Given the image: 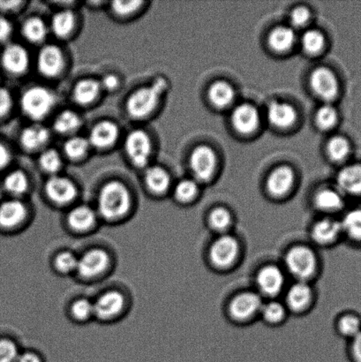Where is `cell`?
Listing matches in <instances>:
<instances>
[{"label": "cell", "mask_w": 361, "mask_h": 362, "mask_svg": "<svg viewBox=\"0 0 361 362\" xmlns=\"http://www.w3.org/2000/svg\"><path fill=\"white\" fill-rule=\"evenodd\" d=\"M124 306L122 293L112 291L102 296L94 304V314L101 319H109L119 314Z\"/></svg>", "instance_id": "26"}, {"label": "cell", "mask_w": 361, "mask_h": 362, "mask_svg": "<svg viewBox=\"0 0 361 362\" xmlns=\"http://www.w3.org/2000/svg\"><path fill=\"white\" fill-rule=\"evenodd\" d=\"M310 84L314 93L324 100L331 101L337 97L338 83L331 70L319 67L311 74Z\"/></svg>", "instance_id": "15"}, {"label": "cell", "mask_w": 361, "mask_h": 362, "mask_svg": "<svg viewBox=\"0 0 361 362\" xmlns=\"http://www.w3.org/2000/svg\"><path fill=\"white\" fill-rule=\"evenodd\" d=\"M26 216V206L17 199H11L0 204V226L4 228L19 225Z\"/></svg>", "instance_id": "25"}, {"label": "cell", "mask_w": 361, "mask_h": 362, "mask_svg": "<svg viewBox=\"0 0 361 362\" xmlns=\"http://www.w3.org/2000/svg\"><path fill=\"white\" fill-rule=\"evenodd\" d=\"M239 254L238 240L232 235L223 234L212 244L210 255L212 262L218 268L230 267Z\"/></svg>", "instance_id": "9"}, {"label": "cell", "mask_w": 361, "mask_h": 362, "mask_svg": "<svg viewBox=\"0 0 361 362\" xmlns=\"http://www.w3.org/2000/svg\"><path fill=\"white\" fill-rule=\"evenodd\" d=\"M232 216L227 209L215 208L208 216V223L215 232L224 233L231 226Z\"/></svg>", "instance_id": "39"}, {"label": "cell", "mask_w": 361, "mask_h": 362, "mask_svg": "<svg viewBox=\"0 0 361 362\" xmlns=\"http://www.w3.org/2000/svg\"><path fill=\"white\" fill-rule=\"evenodd\" d=\"M198 193V185L196 181L192 180H183L179 181L175 187V197L179 202H190L196 197Z\"/></svg>", "instance_id": "44"}, {"label": "cell", "mask_w": 361, "mask_h": 362, "mask_svg": "<svg viewBox=\"0 0 361 362\" xmlns=\"http://www.w3.org/2000/svg\"><path fill=\"white\" fill-rule=\"evenodd\" d=\"M232 122L236 130L239 133H253L259 125V112L253 105H240L233 111Z\"/></svg>", "instance_id": "20"}, {"label": "cell", "mask_w": 361, "mask_h": 362, "mask_svg": "<svg viewBox=\"0 0 361 362\" xmlns=\"http://www.w3.org/2000/svg\"><path fill=\"white\" fill-rule=\"evenodd\" d=\"M314 204L321 211L335 213L344 207V199L341 193L332 189H323L316 194Z\"/></svg>", "instance_id": "32"}, {"label": "cell", "mask_w": 361, "mask_h": 362, "mask_svg": "<svg viewBox=\"0 0 361 362\" xmlns=\"http://www.w3.org/2000/svg\"><path fill=\"white\" fill-rule=\"evenodd\" d=\"M302 44L304 49L310 54H316L324 49L325 38L320 31L312 30L303 35Z\"/></svg>", "instance_id": "42"}, {"label": "cell", "mask_w": 361, "mask_h": 362, "mask_svg": "<svg viewBox=\"0 0 361 362\" xmlns=\"http://www.w3.org/2000/svg\"><path fill=\"white\" fill-rule=\"evenodd\" d=\"M264 303L260 294L254 292H244L238 294L230 304V313L237 320H249L259 314Z\"/></svg>", "instance_id": "12"}, {"label": "cell", "mask_w": 361, "mask_h": 362, "mask_svg": "<svg viewBox=\"0 0 361 362\" xmlns=\"http://www.w3.org/2000/svg\"><path fill=\"white\" fill-rule=\"evenodd\" d=\"M38 165L42 172L49 176L59 175L63 166L62 156L55 148H45L39 154Z\"/></svg>", "instance_id": "35"}, {"label": "cell", "mask_w": 361, "mask_h": 362, "mask_svg": "<svg viewBox=\"0 0 361 362\" xmlns=\"http://www.w3.org/2000/svg\"><path fill=\"white\" fill-rule=\"evenodd\" d=\"M100 84L102 91L114 92L120 86V79L114 74H107L102 76Z\"/></svg>", "instance_id": "53"}, {"label": "cell", "mask_w": 361, "mask_h": 362, "mask_svg": "<svg viewBox=\"0 0 361 362\" xmlns=\"http://www.w3.org/2000/svg\"><path fill=\"white\" fill-rule=\"evenodd\" d=\"M130 204L129 188L119 180L109 181L99 192L98 211L105 219L122 218L129 211Z\"/></svg>", "instance_id": "3"}, {"label": "cell", "mask_w": 361, "mask_h": 362, "mask_svg": "<svg viewBox=\"0 0 361 362\" xmlns=\"http://www.w3.org/2000/svg\"><path fill=\"white\" fill-rule=\"evenodd\" d=\"M256 284L258 289L264 296H277L284 289L285 273L278 266L273 264L264 266L257 273Z\"/></svg>", "instance_id": "13"}, {"label": "cell", "mask_w": 361, "mask_h": 362, "mask_svg": "<svg viewBox=\"0 0 361 362\" xmlns=\"http://www.w3.org/2000/svg\"><path fill=\"white\" fill-rule=\"evenodd\" d=\"M72 312L77 319H86L94 313V304L85 299L77 300L73 305Z\"/></svg>", "instance_id": "50"}, {"label": "cell", "mask_w": 361, "mask_h": 362, "mask_svg": "<svg viewBox=\"0 0 361 362\" xmlns=\"http://www.w3.org/2000/svg\"><path fill=\"white\" fill-rule=\"evenodd\" d=\"M51 133L40 123H33L24 127L19 136L20 146L28 153H41L47 148Z\"/></svg>", "instance_id": "11"}, {"label": "cell", "mask_w": 361, "mask_h": 362, "mask_svg": "<svg viewBox=\"0 0 361 362\" xmlns=\"http://www.w3.org/2000/svg\"><path fill=\"white\" fill-rule=\"evenodd\" d=\"M295 173L289 166H280L271 173L268 177V190L276 197H284L292 187Z\"/></svg>", "instance_id": "24"}, {"label": "cell", "mask_w": 361, "mask_h": 362, "mask_svg": "<svg viewBox=\"0 0 361 362\" xmlns=\"http://www.w3.org/2000/svg\"><path fill=\"white\" fill-rule=\"evenodd\" d=\"M124 151L127 160L137 169H146L153 153V144L146 131L137 129L131 131L124 141Z\"/></svg>", "instance_id": "4"}, {"label": "cell", "mask_w": 361, "mask_h": 362, "mask_svg": "<svg viewBox=\"0 0 361 362\" xmlns=\"http://www.w3.org/2000/svg\"><path fill=\"white\" fill-rule=\"evenodd\" d=\"M309 10L304 6L297 7L291 14L292 23L296 27L304 26L309 21Z\"/></svg>", "instance_id": "52"}, {"label": "cell", "mask_w": 361, "mask_h": 362, "mask_svg": "<svg viewBox=\"0 0 361 362\" xmlns=\"http://www.w3.org/2000/svg\"><path fill=\"white\" fill-rule=\"evenodd\" d=\"M260 314L263 315V318L268 324L277 325L284 320L286 310L282 303L272 300L270 303H264Z\"/></svg>", "instance_id": "41"}, {"label": "cell", "mask_w": 361, "mask_h": 362, "mask_svg": "<svg viewBox=\"0 0 361 362\" xmlns=\"http://www.w3.org/2000/svg\"><path fill=\"white\" fill-rule=\"evenodd\" d=\"M78 259L73 254L65 252L56 259V267L59 272L69 273L77 269Z\"/></svg>", "instance_id": "47"}, {"label": "cell", "mask_w": 361, "mask_h": 362, "mask_svg": "<svg viewBox=\"0 0 361 362\" xmlns=\"http://www.w3.org/2000/svg\"><path fill=\"white\" fill-rule=\"evenodd\" d=\"M349 151V143L344 137L336 136L329 141L328 153L330 155L332 160H344V159L348 157Z\"/></svg>", "instance_id": "43"}, {"label": "cell", "mask_w": 361, "mask_h": 362, "mask_svg": "<svg viewBox=\"0 0 361 362\" xmlns=\"http://www.w3.org/2000/svg\"><path fill=\"white\" fill-rule=\"evenodd\" d=\"M83 127V118L73 110L66 109L60 112L53 120V130L59 136L69 138L76 136Z\"/></svg>", "instance_id": "21"}, {"label": "cell", "mask_w": 361, "mask_h": 362, "mask_svg": "<svg viewBox=\"0 0 361 362\" xmlns=\"http://www.w3.org/2000/svg\"><path fill=\"white\" fill-rule=\"evenodd\" d=\"M56 95L49 88L33 85L26 88L20 98V108L23 115L34 123L47 118L57 104Z\"/></svg>", "instance_id": "2"}, {"label": "cell", "mask_w": 361, "mask_h": 362, "mask_svg": "<svg viewBox=\"0 0 361 362\" xmlns=\"http://www.w3.org/2000/svg\"><path fill=\"white\" fill-rule=\"evenodd\" d=\"M217 158L210 147L201 145L193 151L190 158V166L196 179L207 181L213 175Z\"/></svg>", "instance_id": "14"}, {"label": "cell", "mask_w": 361, "mask_h": 362, "mask_svg": "<svg viewBox=\"0 0 361 362\" xmlns=\"http://www.w3.org/2000/svg\"><path fill=\"white\" fill-rule=\"evenodd\" d=\"M95 220V212L85 205L74 208L69 216V225L77 230H85L90 228L93 225Z\"/></svg>", "instance_id": "37"}, {"label": "cell", "mask_w": 361, "mask_h": 362, "mask_svg": "<svg viewBox=\"0 0 361 362\" xmlns=\"http://www.w3.org/2000/svg\"><path fill=\"white\" fill-rule=\"evenodd\" d=\"M120 134L118 124L112 119H102L92 127L87 138L91 148L105 151L118 144Z\"/></svg>", "instance_id": "8"}, {"label": "cell", "mask_w": 361, "mask_h": 362, "mask_svg": "<svg viewBox=\"0 0 361 362\" xmlns=\"http://www.w3.org/2000/svg\"><path fill=\"white\" fill-rule=\"evenodd\" d=\"M26 4L27 2L20 1V0H8V1L0 0V14L10 18L12 14L19 13Z\"/></svg>", "instance_id": "51"}, {"label": "cell", "mask_w": 361, "mask_h": 362, "mask_svg": "<svg viewBox=\"0 0 361 362\" xmlns=\"http://www.w3.org/2000/svg\"><path fill=\"white\" fill-rule=\"evenodd\" d=\"M343 234L341 220L324 218L317 221L312 227L311 236L314 243L329 245L338 240Z\"/></svg>", "instance_id": "19"}, {"label": "cell", "mask_w": 361, "mask_h": 362, "mask_svg": "<svg viewBox=\"0 0 361 362\" xmlns=\"http://www.w3.org/2000/svg\"><path fill=\"white\" fill-rule=\"evenodd\" d=\"M285 267L298 281L307 282L317 269V257L314 252L307 246L290 248L285 257Z\"/></svg>", "instance_id": "5"}, {"label": "cell", "mask_w": 361, "mask_h": 362, "mask_svg": "<svg viewBox=\"0 0 361 362\" xmlns=\"http://www.w3.org/2000/svg\"><path fill=\"white\" fill-rule=\"evenodd\" d=\"M108 262V255L104 250H93L78 260L77 271L81 276L91 278L104 272Z\"/></svg>", "instance_id": "18"}, {"label": "cell", "mask_w": 361, "mask_h": 362, "mask_svg": "<svg viewBox=\"0 0 361 362\" xmlns=\"http://www.w3.org/2000/svg\"><path fill=\"white\" fill-rule=\"evenodd\" d=\"M18 351L14 343L8 339H0V362H16Z\"/></svg>", "instance_id": "48"}, {"label": "cell", "mask_w": 361, "mask_h": 362, "mask_svg": "<svg viewBox=\"0 0 361 362\" xmlns=\"http://www.w3.org/2000/svg\"><path fill=\"white\" fill-rule=\"evenodd\" d=\"M338 122V113L334 107L325 105L318 110L316 113V122L321 129L327 130L335 126Z\"/></svg>", "instance_id": "45"}, {"label": "cell", "mask_w": 361, "mask_h": 362, "mask_svg": "<svg viewBox=\"0 0 361 362\" xmlns=\"http://www.w3.org/2000/svg\"><path fill=\"white\" fill-rule=\"evenodd\" d=\"M45 190L49 200L59 205L70 204L78 194L76 183L69 177L60 175L49 176L45 185Z\"/></svg>", "instance_id": "10"}, {"label": "cell", "mask_w": 361, "mask_h": 362, "mask_svg": "<svg viewBox=\"0 0 361 362\" xmlns=\"http://www.w3.org/2000/svg\"><path fill=\"white\" fill-rule=\"evenodd\" d=\"M144 181L148 189L157 194L165 193L171 186V176L159 165H150L145 169Z\"/></svg>", "instance_id": "28"}, {"label": "cell", "mask_w": 361, "mask_h": 362, "mask_svg": "<svg viewBox=\"0 0 361 362\" xmlns=\"http://www.w3.org/2000/svg\"><path fill=\"white\" fill-rule=\"evenodd\" d=\"M30 55L23 45L10 42L0 48V69L12 77H20L30 66Z\"/></svg>", "instance_id": "7"}, {"label": "cell", "mask_w": 361, "mask_h": 362, "mask_svg": "<svg viewBox=\"0 0 361 362\" xmlns=\"http://www.w3.org/2000/svg\"><path fill=\"white\" fill-rule=\"evenodd\" d=\"M212 104L217 107H225L229 105L235 98V90L229 83L224 81H219L211 85L208 90Z\"/></svg>", "instance_id": "36"}, {"label": "cell", "mask_w": 361, "mask_h": 362, "mask_svg": "<svg viewBox=\"0 0 361 362\" xmlns=\"http://www.w3.org/2000/svg\"><path fill=\"white\" fill-rule=\"evenodd\" d=\"M2 186L7 193L18 197L27 193L30 187V180L23 170L14 169L6 173L3 178Z\"/></svg>", "instance_id": "30"}, {"label": "cell", "mask_w": 361, "mask_h": 362, "mask_svg": "<svg viewBox=\"0 0 361 362\" xmlns=\"http://www.w3.org/2000/svg\"><path fill=\"white\" fill-rule=\"evenodd\" d=\"M341 222L343 234L356 243H361V209L346 213Z\"/></svg>", "instance_id": "38"}, {"label": "cell", "mask_w": 361, "mask_h": 362, "mask_svg": "<svg viewBox=\"0 0 361 362\" xmlns=\"http://www.w3.org/2000/svg\"><path fill=\"white\" fill-rule=\"evenodd\" d=\"M338 327L342 336L353 339L361 332V319L355 314H345L339 319Z\"/></svg>", "instance_id": "40"}, {"label": "cell", "mask_w": 361, "mask_h": 362, "mask_svg": "<svg viewBox=\"0 0 361 362\" xmlns=\"http://www.w3.org/2000/svg\"><path fill=\"white\" fill-rule=\"evenodd\" d=\"M268 118L272 125L286 129L296 122L297 113L292 105L276 101L268 105Z\"/></svg>", "instance_id": "27"}, {"label": "cell", "mask_w": 361, "mask_h": 362, "mask_svg": "<svg viewBox=\"0 0 361 362\" xmlns=\"http://www.w3.org/2000/svg\"><path fill=\"white\" fill-rule=\"evenodd\" d=\"M296 35L292 28L289 27H278L271 31L268 42L271 47L276 52L288 51L295 45Z\"/></svg>", "instance_id": "34"}, {"label": "cell", "mask_w": 361, "mask_h": 362, "mask_svg": "<svg viewBox=\"0 0 361 362\" xmlns=\"http://www.w3.org/2000/svg\"><path fill=\"white\" fill-rule=\"evenodd\" d=\"M14 99L8 88L0 86V123L5 122L12 112Z\"/></svg>", "instance_id": "46"}, {"label": "cell", "mask_w": 361, "mask_h": 362, "mask_svg": "<svg viewBox=\"0 0 361 362\" xmlns=\"http://www.w3.org/2000/svg\"><path fill=\"white\" fill-rule=\"evenodd\" d=\"M0 86H3L2 83H1V76H0Z\"/></svg>", "instance_id": "57"}, {"label": "cell", "mask_w": 361, "mask_h": 362, "mask_svg": "<svg viewBox=\"0 0 361 362\" xmlns=\"http://www.w3.org/2000/svg\"><path fill=\"white\" fill-rule=\"evenodd\" d=\"M146 4L140 0H129V1L119 0V1L110 3L109 8L112 16L117 19L129 20L140 13Z\"/></svg>", "instance_id": "33"}, {"label": "cell", "mask_w": 361, "mask_h": 362, "mask_svg": "<svg viewBox=\"0 0 361 362\" xmlns=\"http://www.w3.org/2000/svg\"><path fill=\"white\" fill-rule=\"evenodd\" d=\"M12 162V152L3 140L0 139V173L8 170Z\"/></svg>", "instance_id": "54"}, {"label": "cell", "mask_w": 361, "mask_h": 362, "mask_svg": "<svg viewBox=\"0 0 361 362\" xmlns=\"http://www.w3.org/2000/svg\"><path fill=\"white\" fill-rule=\"evenodd\" d=\"M339 189L349 194H361V165L346 166L338 175Z\"/></svg>", "instance_id": "29"}, {"label": "cell", "mask_w": 361, "mask_h": 362, "mask_svg": "<svg viewBox=\"0 0 361 362\" xmlns=\"http://www.w3.org/2000/svg\"><path fill=\"white\" fill-rule=\"evenodd\" d=\"M77 27V16L71 8L59 9L53 14L49 23V33L61 40L71 38L76 33Z\"/></svg>", "instance_id": "17"}, {"label": "cell", "mask_w": 361, "mask_h": 362, "mask_svg": "<svg viewBox=\"0 0 361 362\" xmlns=\"http://www.w3.org/2000/svg\"><path fill=\"white\" fill-rule=\"evenodd\" d=\"M351 340V357L353 361L361 362V332Z\"/></svg>", "instance_id": "55"}, {"label": "cell", "mask_w": 361, "mask_h": 362, "mask_svg": "<svg viewBox=\"0 0 361 362\" xmlns=\"http://www.w3.org/2000/svg\"><path fill=\"white\" fill-rule=\"evenodd\" d=\"M167 88L165 78L136 88L126 98L125 109L131 119L143 122L154 115L160 104L162 95Z\"/></svg>", "instance_id": "1"}, {"label": "cell", "mask_w": 361, "mask_h": 362, "mask_svg": "<svg viewBox=\"0 0 361 362\" xmlns=\"http://www.w3.org/2000/svg\"><path fill=\"white\" fill-rule=\"evenodd\" d=\"M313 299V290L307 282L298 281L286 293V305L290 310L302 312L309 308Z\"/></svg>", "instance_id": "23"}, {"label": "cell", "mask_w": 361, "mask_h": 362, "mask_svg": "<svg viewBox=\"0 0 361 362\" xmlns=\"http://www.w3.org/2000/svg\"><path fill=\"white\" fill-rule=\"evenodd\" d=\"M102 92L100 81L92 77L83 78L73 87V101L81 107H90L98 101Z\"/></svg>", "instance_id": "16"}, {"label": "cell", "mask_w": 361, "mask_h": 362, "mask_svg": "<svg viewBox=\"0 0 361 362\" xmlns=\"http://www.w3.org/2000/svg\"><path fill=\"white\" fill-rule=\"evenodd\" d=\"M16 362H42L37 354L26 353L18 356Z\"/></svg>", "instance_id": "56"}, {"label": "cell", "mask_w": 361, "mask_h": 362, "mask_svg": "<svg viewBox=\"0 0 361 362\" xmlns=\"http://www.w3.org/2000/svg\"><path fill=\"white\" fill-rule=\"evenodd\" d=\"M20 34L30 44H44L49 34V24L41 17H28L21 24Z\"/></svg>", "instance_id": "22"}, {"label": "cell", "mask_w": 361, "mask_h": 362, "mask_svg": "<svg viewBox=\"0 0 361 362\" xmlns=\"http://www.w3.org/2000/svg\"><path fill=\"white\" fill-rule=\"evenodd\" d=\"M91 146L87 137L73 136L67 138L63 145V153L66 158L73 162L83 160L87 157Z\"/></svg>", "instance_id": "31"}, {"label": "cell", "mask_w": 361, "mask_h": 362, "mask_svg": "<svg viewBox=\"0 0 361 362\" xmlns=\"http://www.w3.org/2000/svg\"><path fill=\"white\" fill-rule=\"evenodd\" d=\"M37 72L46 79H58L66 66L65 53L59 45L46 44L39 49L35 59Z\"/></svg>", "instance_id": "6"}, {"label": "cell", "mask_w": 361, "mask_h": 362, "mask_svg": "<svg viewBox=\"0 0 361 362\" xmlns=\"http://www.w3.org/2000/svg\"><path fill=\"white\" fill-rule=\"evenodd\" d=\"M13 34V25L9 17L0 14V48L8 44Z\"/></svg>", "instance_id": "49"}]
</instances>
